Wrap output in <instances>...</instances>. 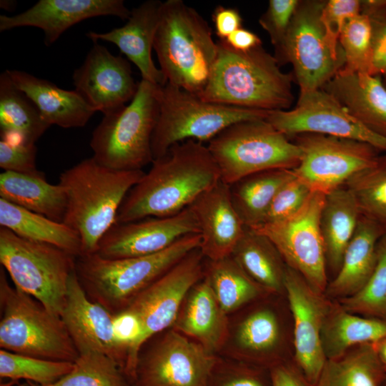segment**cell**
<instances>
[{"label":"cell","instance_id":"b9f144b4","mask_svg":"<svg viewBox=\"0 0 386 386\" xmlns=\"http://www.w3.org/2000/svg\"><path fill=\"white\" fill-rule=\"evenodd\" d=\"M339 43L345 59L342 70L368 73L372 46V25L368 16L360 13L349 19Z\"/></svg>","mask_w":386,"mask_h":386},{"label":"cell","instance_id":"8992f818","mask_svg":"<svg viewBox=\"0 0 386 386\" xmlns=\"http://www.w3.org/2000/svg\"><path fill=\"white\" fill-rule=\"evenodd\" d=\"M162 86L141 79L129 104L104 115L92 133L93 158L107 167L142 170L154 161L152 137L160 107Z\"/></svg>","mask_w":386,"mask_h":386},{"label":"cell","instance_id":"484cf974","mask_svg":"<svg viewBox=\"0 0 386 386\" xmlns=\"http://www.w3.org/2000/svg\"><path fill=\"white\" fill-rule=\"evenodd\" d=\"M227 315L204 277L187 295L172 329L214 354L227 337Z\"/></svg>","mask_w":386,"mask_h":386},{"label":"cell","instance_id":"6da1fadb","mask_svg":"<svg viewBox=\"0 0 386 386\" xmlns=\"http://www.w3.org/2000/svg\"><path fill=\"white\" fill-rule=\"evenodd\" d=\"M152 164L124 198L116 223L174 216L221 181L207 146L192 139L175 144Z\"/></svg>","mask_w":386,"mask_h":386},{"label":"cell","instance_id":"2e32d148","mask_svg":"<svg viewBox=\"0 0 386 386\" xmlns=\"http://www.w3.org/2000/svg\"><path fill=\"white\" fill-rule=\"evenodd\" d=\"M203 259L199 248L192 251L124 309L134 314L142 325L137 346L139 357L146 342L173 326L187 295L204 277Z\"/></svg>","mask_w":386,"mask_h":386},{"label":"cell","instance_id":"ffe728a7","mask_svg":"<svg viewBox=\"0 0 386 386\" xmlns=\"http://www.w3.org/2000/svg\"><path fill=\"white\" fill-rule=\"evenodd\" d=\"M61 318L79 354L99 352L124 369L127 353L116 340L113 315L86 295L75 269L69 276Z\"/></svg>","mask_w":386,"mask_h":386},{"label":"cell","instance_id":"e0dca14e","mask_svg":"<svg viewBox=\"0 0 386 386\" xmlns=\"http://www.w3.org/2000/svg\"><path fill=\"white\" fill-rule=\"evenodd\" d=\"M284 290L294 319L297 370L307 386H315L327 361L321 333L330 303L288 266L285 272Z\"/></svg>","mask_w":386,"mask_h":386},{"label":"cell","instance_id":"4dcf8cb0","mask_svg":"<svg viewBox=\"0 0 386 386\" xmlns=\"http://www.w3.org/2000/svg\"><path fill=\"white\" fill-rule=\"evenodd\" d=\"M51 127L27 95L12 81L6 70L0 75L1 139L35 144Z\"/></svg>","mask_w":386,"mask_h":386},{"label":"cell","instance_id":"ab89813d","mask_svg":"<svg viewBox=\"0 0 386 386\" xmlns=\"http://www.w3.org/2000/svg\"><path fill=\"white\" fill-rule=\"evenodd\" d=\"M340 302L348 312L386 320V234L379 241L376 266L369 279L357 293Z\"/></svg>","mask_w":386,"mask_h":386},{"label":"cell","instance_id":"7402d4cb","mask_svg":"<svg viewBox=\"0 0 386 386\" xmlns=\"http://www.w3.org/2000/svg\"><path fill=\"white\" fill-rule=\"evenodd\" d=\"M189 208L199 229L203 257L216 261L231 256L247 227L232 204L229 186L219 181Z\"/></svg>","mask_w":386,"mask_h":386},{"label":"cell","instance_id":"7dc6e473","mask_svg":"<svg viewBox=\"0 0 386 386\" xmlns=\"http://www.w3.org/2000/svg\"><path fill=\"white\" fill-rule=\"evenodd\" d=\"M36 147L1 139L0 167L5 172H13L36 177L45 176L36 164Z\"/></svg>","mask_w":386,"mask_h":386},{"label":"cell","instance_id":"836d02e7","mask_svg":"<svg viewBox=\"0 0 386 386\" xmlns=\"http://www.w3.org/2000/svg\"><path fill=\"white\" fill-rule=\"evenodd\" d=\"M232 256L266 291L280 292L284 290L287 265L275 246L264 235L247 227Z\"/></svg>","mask_w":386,"mask_h":386},{"label":"cell","instance_id":"7a4b0ae2","mask_svg":"<svg viewBox=\"0 0 386 386\" xmlns=\"http://www.w3.org/2000/svg\"><path fill=\"white\" fill-rule=\"evenodd\" d=\"M217 54L203 101L244 109L286 110L294 100L292 76L284 73L274 56L262 46L237 51L224 41Z\"/></svg>","mask_w":386,"mask_h":386},{"label":"cell","instance_id":"3957f363","mask_svg":"<svg viewBox=\"0 0 386 386\" xmlns=\"http://www.w3.org/2000/svg\"><path fill=\"white\" fill-rule=\"evenodd\" d=\"M143 170H116L86 158L59 176L67 205L63 222L81 241V254H92L104 235L116 223L122 204L139 181Z\"/></svg>","mask_w":386,"mask_h":386},{"label":"cell","instance_id":"bcb514c9","mask_svg":"<svg viewBox=\"0 0 386 386\" xmlns=\"http://www.w3.org/2000/svg\"><path fill=\"white\" fill-rule=\"evenodd\" d=\"M299 2L298 0H269L266 11L259 19L260 26L269 34L275 51L282 46L285 39Z\"/></svg>","mask_w":386,"mask_h":386},{"label":"cell","instance_id":"ee69618b","mask_svg":"<svg viewBox=\"0 0 386 386\" xmlns=\"http://www.w3.org/2000/svg\"><path fill=\"white\" fill-rule=\"evenodd\" d=\"M360 12L361 2L359 0L326 1L320 21L327 41L334 54H344L339 43L340 34L347 21Z\"/></svg>","mask_w":386,"mask_h":386},{"label":"cell","instance_id":"cb8c5ba5","mask_svg":"<svg viewBox=\"0 0 386 386\" xmlns=\"http://www.w3.org/2000/svg\"><path fill=\"white\" fill-rule=\"evenodd\" d=\"M381 76L342 69L322 89L364 127L386 138V86Z\"/></svg>","mask_w":386,"mask_h":386},{"label":"cell","instance_id":"52a82bcc","mask_svg":"<svg viewBox=\"0 0 386 386\" xmlns=\"http://www.w3.org/2000/svg\"><path fill=\"white\" fill-rule=\"evenodd\" d=\"M0 347L39 359L74 362L77 351L60 317L9 283L0 269Z\"/></svg>","mask_w":386,"mask_h":386},{"label":"cell","instance_id":"d590c367","mask_svg":"<svg viewBox=\"0 0 386 386\" xmlns=\"http://www.w3.org/2000/svg\"><path fill=\"white\" fill-rule=\"evenodd\" d=\"M204 277L227 315L266 291L242 269L232 255L216 261L209 260Z\"/></svg>","mask_w":386,"mask_h":386},{"label":"cell","instance_id":"e575fe53","mask_svg":"<svg viewBox=\"0 0 386 386\" xmlns=\"http://www.w3.org/2000/svg\"><path fill=\"white\" fill-rule=\"evenodd\" d=\"M385 378L374 345L366 344L327 359L315 386H382Z\"/></svg>","mask_w":386,"mask_h":386},{"label":"cell","instance_id":"60d3db41","mask_svg":"<svg viewBox=\"0 0 386 386\" xmlns=\"http://www.w3.org/2000/svg\"><path fill=\"white\" fill-rule=\"evenodd\" d=\"M280 338L276 315L269 310L255 311L239 325L235 335L237 345L249 353H264L273 350Z\"/></svg>","mask_w":386,"mask_h":386},{"label":"cell","instance_id":"c3c4849f","mask_svg":"<svg viewBox=\"0 0 386 386\" xmlns=\"http://www.w3.org/2000/svg\"><path fill=\"white\" fill-rule=\"evenodd\" d=\"M208 386H272L271 377L259 371L242 366L219 367L217 364Z\"/></svg>","mask_w":386,"mask_h":386},{"label":"cell","instance_id":"9c48e42d","mask_svg":"<svg viewBox=\"0 0 386 386\" xmlns=\"http://www.w3.org/2000/svg\"><path fill=\"white\" fill-rule=\"evenodd\" d=\"M76 258L56 246L24 239L0 227V262L14 286L60 317Z\"/></svg>","mask_w":386,"mask_h":386},{"label":"cell","instance_id":"5b68a950","mask_svg":"<svg viewBox=\"0 0 386 386\" xmlns=\"http://www.w3.org/2000/svg\"><path fill=\"white\" fill-rule=\"evenodd\" d=\"M201 235H186L156 254L106 259L96 253L76 258L75 272L87 297L110 313L124 310L142 291L192 251L199 247Z\"/></svg>","mask_w":386,"mask_h":386},{"label":"cell","instance_id":"ba28073f","mask_svg":"<svg viewBox=\"0 0 386 386\" xmlns=\"http://www.w3.org/2000/svg\"><path fill=\"white\" fill-rule=\"evenodd\" d=\"M207 147L221 181L228 185L264 171L293 169L302 157L300 147L266 119L234 123L209 142Z\"/></svg>","mask_w":386,"mask_h":386},{"label":"cell","instance_id":"816d5d0a","mask_svg":"<svg viewBox=\"0 0 386 386\" xmlns=\"http://www.w3.org/2000/svg\"><path fill=\"white\" fill-rule=\"evenodd\" d=\"M224 41L232 49L242 52L262 46V40L256 34L243 27L234 31Z\"/></svg>","mask_w":386,"mask_h":386},{"label":"cell","instance_id":"11a10c76","mask_svg":"<svg viewBox=\"0 0 386 386\" xmlns=\"http://www.w3.org/2000/svg\"><path fill=\"white\" fill-rule=\"evenodd\" d=\"M382 386H386V378H385V380Z\"/></svg>","mask_w":386,"mask_h":386},{"label":"cell","instance_id":"30bf717a","mask_svg":"<svg viewBox=\"0 0 386 386\" xmlns=\"http://www.w3.org/2000/svg\"><path fill=\"white\" fill-rule=\"evenodd\" d=\"M268 113L207 102L166 83L162 88L159 117L152 137L153 159L164 157L175 144L189 139L209 142L234 123L266 119Z\"/></svg>","mask_w":386,"mask_h":386},{"label":"cell","instance_id":"f1b7e54d","mask_svg":"<svg viewBox=\"0 0 386 386\" xmlns=\"http://www.w3.org/2000/svg\"><path fill=\"white\" fill-rule=\"evenodd\" d=\"M360 216L357 202L345 186L325 194L320 216V230L327 263L337 272Z\"/></svg>","mask_w":386,"mask_h":386},{"label":"cell","instance_id":"681fc988","mask_svg":"<svg viewBox=\"0 0 386 386\" xmlns=\"http://www.w3.org/2000/svg\"><path fill=\"white\" fill-rule=\"evenodd\" d=\"M215 34L224 41L231 34L242 27L243 19L237 8L217 6L212 15Z\"/></svg>","mask_w":386,"mask_h":386},{"label":"cell","instance_id":"d6a6232c","mask_svg":"<svg viewBox=\"0 0 386 386\" xmlns=\"http://www.w3.org/2000/svg\"><path fill=\"white\" fill-rule=\"evenodd\" d=\"M295 177L292 169L264 171L229 185L232 204L247 227L260 224L277 192Z\"/></svg>","mask_w":386,"mask_h":386},{"label":"cell","instance_id":"7c38bea8","mask_svg":"<svg viewBox=\"0 0 386 386\" xmlns=\"http://www.w3.org/2000/svg\"><path fill=\"white\" fill-rule=\"evenodd\" d=\"M326 1H300L282 46L274 57L279 66L290 62L300 91L322 89L341 71L344 54L330 49L320 21Z\"/></svg>","mask_w":386,"mask_h":386},{"label":"cell","instance_id":"603a6c76","mask_svg":"<svg viewBox=\"0 0 386 386\" xmlns=\"http://www.w3.org/2000/svg\"><path fill=\"white\" fill-rule=\"evenodd\" d=\"M162 4L159 0L146 1L131 10L124 26L104 33L90 31L86 36L94 43L104 41L115 44L138 68L142 79L164 86L166 79L152 57Z\"/></svg>","mask_w":386,"mask_h":386},{"label":"cell","instance_id":"44dd1931","mask_svg":"<svg viewBox=\"0 0 386 386\" xmlns=\"http://www.w3.org/2000/svg\"><path fill=\"white\" fill-rule=\"evenodd\" d=\"M130 14L123 0H39L20 14L0 15V31L39 28L44 31L45 45L49 46L68 29L85 19L114 16L127 20Z\"/></svg>","mask_w":386,"mask_h":386},{"label":"cell","instance_id":"8d00e7d4","mask_svg":"<svg viewBox=\"0 0 386 386\" xmlns=\"http://www.w3.org/2000/svg\"><path fill=\"white\" fill-rule=\"evenodd\" d=\"M345 186L353 194L360 214L386 234V152L374 165L353 175Z\"/></svg>","mask_w":386,"mask_h":386},{"label":"cell","instance_id":"277c9868","mask_svg":"<svg viewBox=\"0 0 386 386\" xmlns=\"http://www.w3.org/2000/svg\"><path fill=\"white\" fill-rule=\"evenodd\" d=\"M154 49L167 83L199 96L217 54L208 23L182 0L162 2Z\"/></svg>","mask_w":386,"mask_h":386},{"label":"cell","instance_id":"f35d334b","mask_svg":"<svg viewBox=\"0 0 386 386\" xmlns=\"http://www.w3.org/2000/svg\"><path fill=\"white\" fill-rule=\"evenodd\" d=\"M73 367L72 362L43 360L0 350V377L4 379L26 380L48 386L68 374Z\"/></svg>","mask_w":386,"mask_h":386},{"label":"cell","instance_id":"f5cc1de1","mask_svg":"<svg viewBox=\"0 0 386 386\" xmlns=\"http://www.w3.org/2000/svg\"><path fill=\"white\" fill-rule=\"evenodd\" d=\"M378 358L386 372V337L374 345Z\"/></svg>","mask_w":386,"mask_h":386},{"label":"cell","instance_id":"db71d44e","mask_svg":"<svg viewBox=\"0 0 386 386\" xmlns=\"http://www.w3.org/2000/svg\"><path fill=\"white\" fill-rule=\"evenodd\" d=\"M383 82L385 84V85L386 86V74L385 75H383Z\"/></svg>","mask_w":386,"mask_h":386},{"label":"cell","instance_id":"8fae6325","mask_svg":"<svg viewBox=\"0 0 386 386\" xmlns=\"http://www.w3.org/2000/svg\"><path fill=\"white\" fill-rule=\"evenodd\" d=\"M325 194L313 192L293 215L249 229L267 237L287 266L298 272L317 292H325L326 255L320 230ZM249 228V227H248Z\"/></svg>","mask_w":386,"mask_h":386},{"label":"cell","instance_id":"d4e9b609","mask_svg":"<svg viewBox=\"0 0 386 386\" xmlns=\"http://www.w3.org/2000/svg\"><path fill=\"white\" fill-rule=\"evenodd\" d=\"M14 84L34 102L44 119L62 128L84 127L96 111L77 91L58 87L26 71L6 70Z\"/></svg>","mask_w":386,"mask_h":386},{"label":"cell","instance_id":"f907efd6","mask_svg":"<svg viewBox=\"0 0 386 386\" xmlns=\"http://www.w3.org/2000/svg\"><path fill=\"white\" fill-rule=\"evenodd\" d=\"M269 374L272 386H307L298 370L290 365H273Z\"/></svg>","mask_w":386,"mask_h":386},{"label":"cell","instance_id":"5bb4252c","mask_svg":"<svg viewBox=\"0 0 386 386\" xmlns=\"http://www.w3.org/2000/svg\"><path fill=\"white\" fill-rule=\"evenodd\" d=\"M217 364L214 353L172 329L139 357L132 386H208Z\"/></svg>","mask_w":386,"mask_h":386},{"label":"cell","instance_id":"83f0119b","mask_svg":"<svg viewBox=\"0 0 386 386\" xmlns=\"http://www.w3.org/2000/svg\"><path fill=\"white\" fill-rule=\"evenodd\" d=\"M386 337V320L360 316L330 303L322 325L321 339L327 359L338 357L351 348L375 345Z\"/></svg>","mask_w":386,"mask_h":386},{"label":"cell","instance_id":"d6986e66","mask_svg":"<svg viewBox=\"0 0 386 386\" xmlns=\"http://www.w3.org/2000/svg\"><path fill=\"white\" fill-rule=\"evenodd\" d=\"M75 90L96 112H114L130 102L138 88L129 61L94 43L83 64L72 74Z\"/></svg>","mask_w":386,"mask_h":386},{"label":"cell","instance_id":"4316f807","mask_svg":"<svg viewBox=\"0 0 386 386\" xmlns=\"http://www.w3.org/2000/svg\"><path fill=\"white\" fill-rule=\"evenodd\" d=\"M385 234L373 221L360 216L357 228L345 249L335 278L326 292L340 299L357 293L372 274L377 259V246Z\"/></svg>","mask_w":386,"mask_h":386},{"label":"cell","instance_id":"7bdbcfd3","mask_svg":"<svg viewBox=\"0 0 386 386\" xmlns=\"http://www.w3.org/2000/svg\"><path fill=\"white\" fill-rule=\"evenodd\" d=\"M361 12L370 18L372 25V46L368 74H386V0H364Z\"/></svg>","mask_w":386,"mask_h":386},{"label":"cell","instance_id":"f546056e","mask_svg":"<svg viewBox=\"0 0 386 386\" xmlns=\"http://www.w3.org/2000/svg\"><path fill=\"white\" fill-rule=\"evenodd\" d=\"M0 198L56 222H63L66 214L64 188L59 183L47 182L45 176L4 171L0 174Z\"/></svg>","mask_w":386,"mask_h":386},{"label":"cell","instance_id":"1f68e13d","mask_svg":"<svg viewBox=\"0 0 386 386\" xmlns=\"http://www.w3.org/2000/svg\"><path fill=\"white\" fill-rule=\"evenodd\" d=\"M0 225L18 236L56 246L77 257L82 254L79 234L64 222L52 220L0 198Z\"/></svg>","mask_w":386,"mask_h":386},{"label":"cell","instance_id":"ac0fdd59","mask_svg":"<svg viewBox=\"0 0 386 386\" xmlns=\"http://www.w3.org/2000/svg\"><path fill=\"white\" fill-rule=\"evenodd\" d=\"M198 233L196 219L187 207L171 217L116 223L102 238L94 253L112 259L147 256L164 250L186 235Z\"/></svg>","mask_w":386,"mask_h":386},{"label":"cell","instance_id":"74e56055","mask_svg":"<svg viewBox=\"0 0 386 386\" xmlns=\"http://www.w3.org/2000/svg\"><path fill=\"white\" fill-rule=\"evenodd\" d=\"M48 386H132L121 367L99 352L79 354L72 370Z\"/></svg>","mask_w":386,"mask_h":386},{"label":"cell","instance_id":"f6af8a7d","mask_svg":"<svg viewBox=\"0 0 386 386\" xmlns=\"http://www.w3.org/2000/svg\"><path fill=\"white\" fill-rule=\"evenodd\" d=\"M312 192L295 176L277 192L261 224L277 222L293 215L303 207Z\"/></svg>","mask_w":386,"mask_h":386},{"label":"cell","instance_id":"9a60e30c","mask_svg":"<svg viewBox=\"0 0 386 386\" xmlns=\"http://www.w3.org/2000/svg\"><path fill=\"white\" fill-rule=\"evenodd\" d=\"M266 120L287 137L306 133L351 139L386 152V138L364 127L322 89L300 91L295 108L269 112Z\"/></svg>","mask_w":386,"mask_h":386},{"label":"cell","instance_id":"4fadbf2b","mask_svg":"<svg viewBox=\"0 0 386 386\" xmlns=\"http://www.w3.org/2000/svg\"><path fill=\"white\" fill-rule=\"evenodd\" d=\"M302 152L295 176L313 192L327 194L353 175L374 165L380 157L375 147L357 140L306 133L295 136Z\"/></svg>","mask_w":386,"mask_h":386}]
</instances>
